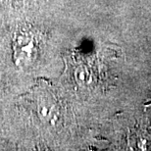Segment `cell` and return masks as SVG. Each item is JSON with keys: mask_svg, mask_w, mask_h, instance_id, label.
<instances>
[{"mask_svg": "<svg viewBox=\"0 0 151 151\" xmlns=\"http://www.w3.org/2000/svg\"><path fill=\"white\" fill-rule=\"evenodd\" d=\"M13 49L15 64L21 65L29 57L32 49V41L29 39L28 35L17 32L13 41Z\"/></svg>", "mask_w": 151, "mask_h": 151, "instance_id": "1", "label": "cell"}]
</instances>
